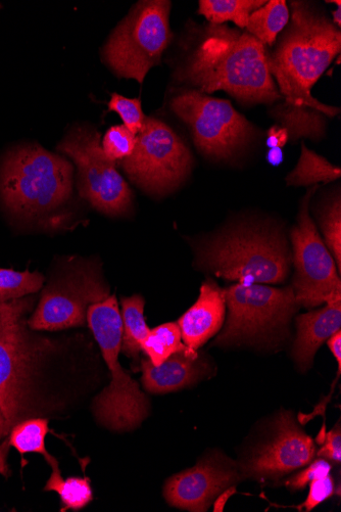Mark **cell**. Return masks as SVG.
<instances>
[{
	"mask_svg": "<svg viewBox=\"0 0 341 512\" xmlns=\"http://www.w3.org/2000/svg\"><path fill=\"white\" fill-rule=\"evenodd\" d=\"M291 16L279 34L268 68L278 82L283 104L271 115L288 131L291 142L300 137L320 139L327 118L339 109L320 103L312 88L340 53L341 33L327 17L306 2H291Z\"/></svg>",
	"mask_w": 341,
	"mask_h": 512,
	"instance_id": "6da1fadb",
	"label": "cell"
},
{
	"mask_svg": "<svg viewBox=\"0 0 341 512\" xmlns=\"http://www.w3.org/2000/svg\"><path fill=\"white\" fill-rule=\"evenodd\" d=\"M176 78L213 93L224 90L248 104L281 100L267 63L265 45L248 32L209 25L199 45L178 68Z\"/></svg>",
	"mask_w": 341,
	"mask_h": 512,
	"instance_id": "7a4b0ae2",
	"label": "cell"
},
{
	"mask_svg": "<svg viewBox=\"0 0 341 512\" xmlns=\"http://www.w3.org/2000/svg\"><path fill=\"white\" fill-rule=\"evenodd\" d=\"M72 165L38 145L10 151L0 165V199L21 218H34L64 204L72 193Z\"/></svg>",
	"mask_w": 341,
	"mask_h": 512,
	"instance_id": "3957f363",
	"label": "cell"
},
{
	"mask_svg": "<svg viewBox=\"0 0 341 512\" xmlns=\"http://www.w3.org/2000/svg\"><path fill=\"white\" fill-rule=\"evenodd\" d=\"M28 309V301L0 304V438L30 413L35 371L52 347L27 331Z\"/></svg>",
	"mask_w": 341,
	"mask_h": 512,
	"instance_id": "277c9868",
	"label": "cell"
},
{
	"mask_svg": "<svg viewBox=\"0 0 341 512\" xmlns=\"http://www.w3.org/2000/svg\"><path fill=\"white\" fill-rule=\"evenodd\" d=\"M87 322L112 374L109 387L94 400L96 418L113 431L133 430L148 417L150 402L119 362L123 323L116 296L89 306Z\"/></svg>",
	"mask_w": 341,
	"mask_h": 512,
	"instance_id": "5b68a950",
	"label": "cell"
},
{
	"mask_svg": "<svg viewBox=\"0 0 341 512\" xmlns=\"http://www.w3.org/2000/svg\"><path fill=\"white\" fill-rule=\"evenodd\" d=\"M200 261L227 281L276 285L289 273L290 255L277 232L241 226L208 242L201 249Z\"/></svg>",
	"mask_w": 341,
	"mask_h": 512,
	"instance_id": "8992f818",
	"label": "cell"
},
{
	"mask_svg": "<svg viewBox=\"0 0 341 512\" xmlns=\"http://www.w3.org/2000/svg\"><path fill=\"white\" fill-rule=\"evenodd\" d=\"M171 7L167 0L140 2L114 30L103 57L118 77L142 84L146 74L160 64L173 39L169 24Z\"/></svg>",
	"mask_w": 341,
	"mask_h": 512,
	"instance_id": "52a82bcc",
	"label": "cell"
},
{
	"mask_svg": "<svg viewBox=\"0 0 341 512\" xmlns=\"http://www.w3.org/2000/svg\"><path fill=\"white\" fill-rule=\"evenodd\" d=\"M229 314L216 344H268L287 329L301 307L291 287L236 284L223 290Z\"/></svg>",
	"mask_w": 341,
	"mask_h": 512,
	"instance_id": "ba28073f",
	"label": "cell"
},
{
	"mask_svg": "<svg viewBox=\"0 0 341 512\" xmlns=\"http://www.w3.org/2000/svg\"><path fill=\"white\" fill-rule=\"evenodd\" d=\"M58 151L71 158L78 169L80 196L95 209L111 216L128 213L132 193L101 144V134L90 127H75L63 139Z\"/></svg>",
	"mask_w": 341,
	"mask_h": 512,
	"instance_id": "9c48e42d",
	"label": "cell"
},
{
	"mask_svg": "<svg viewBox=\"0 0 341 512\" xmlns=\"http://www.w3.org/2000/svg\"><path fill=\"white\" fill-rule=\"evenodd\" d=\"M172 112L191 130L194 143L206 155L224 159L253 138V125L225 100L197 89L179 92L170 102Z\"/></svg>",
	"mask_w": 341,
	"mask_h": 512,
	"instance_id": "30bf717a",
	"label": "cell"
},
{
	"mask_svg": "<svg viewBox=\"0 0 341 512\" xmlns=\"http://www.w3.org/2000/svg\"><path fill=\"white\" fill-rule=\"evenodd\" d=\"M192 158L181 138L164 122L146 117L136 146L121 166L144 191L163 195L173 191L191 168Z\"/></svg>",
	"mask_w": 341,
	"mask_h": 512,
	"instance_id": "8fae6325",
	"label": "cell"
},
{
	"mask_svg": "<svg viewBox=\"0 0 341 512\" xmlns=\"http://www.w3.org/2000/svg\"><path fill=\"white\" fill-rule=\"evenodd\" d=\"M318 186L303 199L297 226L291 231L296 275L294 290L300 306L315 308L341 296V283L335 261L322 241L309 213L312 196Z\"/></svg>",
	"mask_w": 341,
	"mask_h": 512,
	"instance_id": "7c38bea8",
	"label": "cell"
},
{
	"mask_svg": "<svg viewBox=\"0 0 341 512\" xmlns=\"http://www.w3.org/2000/svg\"><path fill=\"white\" fill-rule=\"evenodd\" d=\"M109 298V289L99 273L80 269L48 286L28 321L34 331H61L87 322L89 306Z\"/></svg>",
	"mask_w": 341,
	"mask_h": 512,
	"instance_id": "4fadbf2b",
	"label": "cell"
},
{
	"mask_svg": "<svg viewBox=\"0 0 341 512\" xmlns=\"http://www.w3.org/2000/svg\"><path fill=\"white\" fill-rule=\"evenodd\" d=\"M316 455V445L290 413H281L272 436L256 447L241 465L243 477L274 480L305 467Z\"/></svg>",
	"mask_w": 341,
	"mask_h": 512,
	"instance_id": "5bb4252c",
	"label": "cell"
},
{
	"mask_svg": "<svg viewBox=\"0 0 341 512\" xmlns=\"http://www.w3.org/2000/svg\"><path fill=\"white\" fill-rule=\"evenodd\" d=\"M235 465L223 455L215 454L196 467L169 479L164 495L170 505L189 510L207 511L217 496L239 480Z\"/></svg>",
	"mask_w": 341,
	"mask_h": 512,
	"instance_id": "9a60e30c",
	"label": "cell"
},
{
	"mask_svg": "<svg viewBox=\"0 0 341 512\" xmlns=\"http://www.w3.org/2000/svg\"><path fill=\"white\" fill-rule=\"evenodd\" d=\"M226 302L223 290L212 282L204 283L196 302L179 319L184 345L192 352L215 336L224 323Z\"/></svg>",
	"mask_w": 341,
	"mask_h": 512,
	"instance_id": "2e32d148",
	"label": "cell"
},
{
	"mask_svg": "<svg viewBox=\"0 0 341 512\" xmlns=\"http://www.w3.org/2000/svg\"><path fill=\"white\" fill-rule=\"evenodd\" d=\"M320 310L297 318L298 334L292 355L302 370L313 364L320 347L341 328V296H336Z\"/></svg>",
	"mask_w": 341,
	"mask_h": 512,
	"instance_id": "e0dca14e",
	"label": "cell"
},
{
	"mask_svg": "<svg viewBox=\"0 0 341 512\" xmlns=\"http://www.w3.org/2000/svg\"><path fill=\"white\" fill-rule=\"evenodd\" d=\"M142 384L151 393L163 394L181 390L197 383L206 372L198 354L179 352L170 356L160 366L142 360Z\"/></svg>",
	"mask_w": 341,
	"mask_h": 512,
	"instance_id": "ac0fdd59",
	"label": "cell"
},
{
	"mask_svg": "<svg viewBox=\"0 0 341 512\" xmlns=\"http://www.w3.org/2000/svg\"><path fill=\"white\" fill-rule=\"evenodd\" d=\"M199 14L212 25L233 22L245 29L250 16L267 4L265 0H201Z\"/></svg>",
	"mask_w": 341,
	"mask_h": 512,
	"instance_id": "d6986e66",
	"label": "cell"
},
{
	"mask_svg": "<svg viewBox=\"0 0 341 512\" xmlns=\"http://www.w3.org/2000/svg\"><path fill=\"white\" fill-rule=\"evenodd\" d=\"M289 18L286 2L271 0L250 16L246 29L262 44L273 46L277 36L287 26Z\"/></svg>",
	"mask_w": 341,
	"mask_h": 512,
	"instance_id": "ffe728a7",
	"label": "cell"
},
{
	"mask_svg": "<svg viewBox=\"0 0 341 512\" xmlns=\"http://www.w3.org/2000/svg\"><path fill=\"white\" fill-rule=\"evenodd\" d=\"M144 299L141 296L122 298V350L129 357H137L143 340L151 330L144 319Z\"/></svg>",
	"mask_w": 341,
	"mask_h": 512,
	"instance_id": "44dd1931",
	"label": "cell"
},
{
	"mask_svg": "<svg viewBox=\"0 0 341 512\" xmlns=\"http://www.w3.org/2000/svg\"><path fill=\"white\" fill-rule=\"evenodd\" d=\"M341 175L340 168L309 150L302 144V154L297 167L286 177L287 185L308 186L330 182Z\"/></svg>",
	"mask_w": 341,
	"mask_h": 512,
	"instance_id": "7402d4cb",
	"label": "cell"
},
{
	"mask_svg": "<svg viewBox=\"0 0 341 512\" xmlns=\"http://www.w3.org/2000/svg\"><path fill=\"white\" fill-rule=\"evenodd\" d=\"M141 350L150 357L155 366H160L170 356L179 352L198 354L190 351L182 344V336L178 323L168 322L160 327L151 330L142 344Z\"/></svg>",
	"mask_w": 341,
	"mask_h": 512,
	"instance_id": "603a6c76",
	"label": "cell"
},
{
	"mask_svg": "<svg viewBox=\"0 0 341 512\" xmlns=\"http://www.w3.org/2000/svg\"><path fill=\"white\" fill-rule=\"evenodd\" d=\"M48 421L37 418L18 424L11 431V446L15 447L21 454L35 452L44 456L48 464L53 468L59 461L47 452L45 448V437L48 433Z\"/></svg>",
	"mask_w": 341,
	"mask_h": 512,
	"instance_id": "cb8c5ba5",
	"label": "cell"
},
{
	"mask_svg": "<svg viewBox=\"0 0 341 512\" xmlns=\"http://www.w3.org/2000/svg\"><path fill=\"white\" fill-rule=\"evenodd\" d=\"M44 491L57 492L64 504L63 511L68 509L80 510L92 501V489L88 478H69L64 480L59 464L54 465L50 480Z\"/></svg>",
	"mask_w": 341,
	"mask_h": 512,
	"instance_id": "d4e9b609",
	"label": "cell"
},
{
	"mask_svg": "<svg viewBox=\"0 0 341 512\" xmlns=\"http://www.w3.org/2000/svg\"><path fill=\"white\" fill-rule=\"evenodd\" d=\"M44 277L38 272L0 269V304L38 292Z\"/></svg>",
	"mask_w": 341,
	"mask_h": 512,
	"instance_id": "484cf974",
	"label": "cell"
},
{
	"mask_svg": "<svg viewBox=\"0 0 341 512\" xmlns=\"http://www.w3.org/2000/svg\"><path fill=\"white\" fill-rule=\"evenodd\" d=\"M321 228L329 252L331 253L338 273L341 270V201L340 196L332 199L322 210Z\"/></svg>",
	"mask_w": 341,
	"mask_h": 512,
	"instance_id": "4316f807",
	"label": "cell"
},
{
	"mask_svg": "<svg viewBox=\"0 0 341 512\" xmlns=\"http://www.w3.org/2000/svg\"><path fill=\"white\" fill-rule=\"evenodd\" d=\"M136 146V135L126 126L111 127L103 141L102 148L106 156L112 161H122L132 155Z\"/></svg>",
	"mask_w": 341,
	"mask_h": 512,
	"instance_id": "83f0119b",
	"label": "cell"
},
{
	"mask_svg": "<svg viewBox=\"0 0 341 512\" xmlns=\"http://www.w3.org/2000/svg\"><path fill=\"white\" fill-rule=\"evenodd\" d=\"M108 106L110 111L116 112L120 116L124 122V126L134 135L140 132L146 117L142 112L141 101L139 99H127L118 95V93H113Z\"/></svg>",
	"mask_w": 341,
	"mask_h": 512,
	"instance_id": "f1b7e54d",
	"label": "cell"
},
{
	"mask_svg": "<svg viewBox=\"0 0 341 512\" xmlns=\"http://www.w3.org/2000/svg\"><path fill=\"white\" fill-rule=\"evenodd\" d=\"M330 472V463L326 459L320 458L315 460L308 469L289 479L286 485L292 490H301L306 488L312 481L329 475Z\"/></svg>",
	"mask_w": 341,
	"mask_h": 512,
	"instance_id": "f546056e",
	"label": "cell"
},
{
	"mask_svg": "<svg viewBox=\"0 0 341 512\" xmlns=\"http://www.w3.org/2000/svg\"><path fill=\"white\" fill-rule=\"evenodd\" d=\"M309 495L305 503L300 507L306 511H311L319 504L330 498L335 493V484L333 478L329 475L314 480L310 484Z\"/></svg>",
	"mask_w": 341,
	"mask_h": 512,
	"instance_id": "4dcf8cb0",
	"label": "cell"
},
{
	"mask_svg": "<svg viewBox=\"0 0 341 512\" xmlns=\"http://www.w3.org/2000/svg\"><path fill=\"white\" fill-rule=\"evenodd\" d=\"M321 458L339 463L341 461V430L339 424L325 437V443L317 453Z\"/></svg>",
	"mask_w": 341,
	"mask_h": 512,
	"instance_id": "1f68e13d",
	"label": "cell"
},
{
	"mask_svg": "<svg viewBox=\"0 0 341 512\" xmlns=\"http://www.w3.org/2000/svg\"><path fill=\"white\" fill-rule=\"evenodd\" d=\"M288 141V131L280 125H274L267 132V147L270 149H282Z\"/></svg>",
	"mask_w": 341,
	"mask_h": 512,
	"instance_id": "d6a6232c",
	"label": "cell"
},
{
	"mask_svg": "<svg viewBox=\"0 0 341 512\" xmlns=\"http://www.w3.org/2000/svg\"><path fill=\"white\" fill-rule=\"evenodd\" d=\"M330 351L332 352L334 358L337 361L338 365V375H340L341 371V332H337L334 335H332L327 341H326Z\"/></svg>",
	"mask_w": 341,
	"mask_h": 512,
	"instance_id": "836d02e7",
	"label": "cell"
},
{
	"mask_svg": "<svg viewBox=\"0 0 341 512\" xmlns=\"http://www.w3.org/2000/svg\"><path fill=\"white\" fill-rule=\"evenodd\" d=\"M11 448L10 440H6L2 445H0V475L9 477L10 468L8 465V455Z\"/></svg>",
	"mask_w": 341,
	"mask_h": 512,
	"instance_id": "e575fe53",
	"label": "cell"
},
{
	"mask_svg": "<svg viewBox=\"0 0 341 512\" xmlns=\"http://www.w3.org/2000/svg\"><path fill=\"white\" fill-rule=\"evenodd\" d=\"M236 493L235 487L231 486L227 489H225L223 492H221L217 498L215 499L214 503V511L216 512H222L225 504L227 501Z\"/></svg>",
	"mask_w": 341,
	"mask_h": 512,
	"instance_id": "d590c367",
	"label": "cell"
},
{
	"mask_svg": "<svg viewBox=\"0 0 341 512\" xmlns=\"http://www.w3.org/2000/svg\"><path fill=\"white\" fill-rule=\"evenodd\" d=\"M266 159L268 163L274 167L281 165L284 160L282 149H270L267 153Z\"/></svg>",
	"mask_w": 341,
	"mask_h": 512,
	"instance_id": "8d00e7d4",
	"label": "cell"
},
{
	"mask_svg": "<svg viewBox=\"0 0 341 512\" xmlns=\"http://www.w3.org/2000/svg\"><path fill=\"white\" fill-rule=\"evenodd\" d=\"M333 24L340 29L341 26V3L337 4V10L332 12Z\"/></svg>",
	"mask_w": 341,
	"mask_h": 512,
	"instance_id": "74e56055",
	"label": "cell"
}]
</instances>
